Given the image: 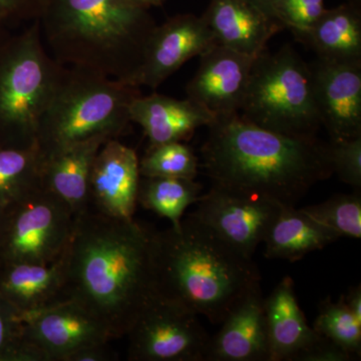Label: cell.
<instances>
[{
  "label": "cell",
  "instance_id": "6da1fadb",
  "mask_svg": "<svg viewBox=\"0 0 361 361\" xmlns=\"http://www.w3.org/2000/svg\"><path fill=\"white\" fill-rule=\"evenodd\" d=\"M154 231L90 208L75 217L65 253L66 296L104 325L111 341L127 336L154 297Z\"/></svg>",
  "mask_w": 361,
  "mask_h": 361
},
{
  "label": "cell",
  "instance_id": "7a4b0ae2",
  "mask_svg": "<svg viewBox=\"0 0 361 361\" xmlns=\"http://www.w3.org/2000/svg\"><path fill=\"white\" fill-rule=\"evenodd\" d=\"M202 168L213 186L294 206L311 187L334 174L329 145L291 137L237 115L209 126Z\"/></svg>",
  "mask_w": 361,
  "mask_h": 361
},
{
  "label": "cell",
  "instance_id": "3957f363",
  "mask_svg": "<svg viewBox=\"0 0 361 361\" xmlns=\"http://www.w3.org/2000/svg\"><path fill=\"white\" fill-rule=\"evenodd\" d=\"M155 296L221 324L261 278L253 259L227 245L191 215L154 232L151 246Z\"/></svg>",
  "mask_w": 361,
  "mask_h": 361
},
{
  "label": "cell",
  "instance_id": "277c9868",
  "mask_svg": "<svg viewBox=\"0 0 361 361\" xmlns=\"http://www.w3.org/2000/svg\"><path fill=\"white\" fill-rule=\"evenodd\" d=\"M44 35L61 66L130 84L155 23L126 0H44Z\"/></svg>",
  "mask_w": 361,
  "mask_h": 361
},
{
  "label": "cell",
  "instance_id": "5b68a950",
  "mask_svg": "<svg viewBox=\"0 0 361 361\" xmlns=\"http://www.w3.org/2000/svg\"><path fill=\"white\" fill-rule=\"evenodd\" d=\"M140 87L85 68L63 66L37 130L40 155L97 135L116 139L130 123Z\"/></svg>",
  "mask_w": 361,
  "mask_h": 361
},
{
  "label": "cell",
  "instance_id": "8992f818",
  "mask_svg": "<svg viewBox=\"0 0 361 361\" xmlns=\"http://www.w3.org/2000/svg\"><path fill=\"white\" fill-rule=\"evenodd\" d=\"M239 116L258 127L314 137L322 127L308 66L290 47L256 56Z\"/></svg>",
  "mask_w": 361,
  "mask_h": 361
},
{
  "label": "cell",
  "instance_id": "52a82bcc",
  "mask_svg": "<svg viewBox=\"0 0 361 361\" xmlns=\"http://www.w3.org/2000/svg\"><path fill=\"white\" fill-rule=\"evenodd\" d=\"M0 59V141L37 142L40 121L63 66L45 51L39 23L14 40Z\"/></svg>",
  "mask_w": 361,
  "mask_h": 361
},
{
  "label": "cell",
  "instance_id": "ba28073f",
  "mask_svg": "<svg viewBox=\"0 0 361 361\" xmlns=\"http://www.w3.org/2000/svg\"><path fill=\"white\" fill-rule=\"evenodd\" d=\"M71 209L40 186L4 208L0 263L49 264L65 253L75 226Z\"/></svg>",
  "mask_w": 361,
  "mask_h": 361
},
{
  "label": "cell",
  "instance_id": "9c48e42d",
  "mask_svg": "<svg viewBox=\"0 0 361 361\" xmlns=\"http://www.w3.org/2000/svg\"><path fill=\"white\" fill-rule=\"evenodd\" d=\"M126 336L130 361L207 360L211 341L198 315L157 296Z\"/></svg>",
  "mask_w": 361,
  "mask_h": 361
},
{
  "label": "cell",
  "instance_id": "30bf717a",
  "mask_svg": "<svg viewBox=\"0 0 361 361\" xmlns=\"http://www.w3.org/2000/svg\"><path fill=\"white\" fill-rule=\"evenodd\" d=\"M190 214L224 243L253 259L283 206L269 199L212 186Z\"/></svg>",
  "mask_w": 361,
  "mask_h": 361
},
{
  "label": "cell",
  "instance_id": "8fae6325",
  "mask_svg": "<svg viewBox=\"0 0 361 361\" xmlns=\"http://www.w3.org/2000/svg\"><path fill=\"white\" fill-rule=\"evenodd\" d=\"M214 44L216 40L202 16L182 14L170 18L154 28L130 85L157 89L185 63Z\"/></svg>",
  "mask_w": 361,
  "mask_h": 361
},
{
  "label": "cell",
  "instance_id": "7c38bea8",
  "mask_svg": "<svg viewBox=\"0 0 361 361\" xmlns=\"http://www.w3.org/2000/svg\"><path fill=\"white\" fill-rule=\"evenodd\" d=\"M256 56L214 44L200 56V66L187 85L188 99L218 118L239 114Z\"/></svg>",
  "mask_w": 361,
  "mask_h": 361
},
{
  "label": "cell",
  "instance_id": "4fadbf2b",
  "mask_svg": "<svg viewBox=\"0 0 361 361\" xmlns=\"http://www.w3.org/2000/svg\"><path fill=\"white\" fill-rule=\"evenodd\" d=\"M316 109L331 142L361 135V61L310 66Z\"/></svg>",
  "mask_w": 361,
  "mask_h": 361
},
{
  "label": "cell",
  "instance_id": "5bb4252c",
  "mask_svg": "<svg viewBox=\"0 0 361 361\" xmlns=\"http://www.w3.org/2000/svg\"><path fill=\"white\" fill-rule=\"evenodd\" d=\"M21 319L23 337L37 346L49 361H65L66 356L87 344L111 341L104 325L70 298Z\"/></svg>",
  "mask_w": 361,
  "mask_h": 361
},
{
  "label": "cell",
  "instance_id": "9a60e30c",
  "mask_svg": "<svg viewBox=\"0 0 361 361\" xmlns=\"http://www.w3.org/2000/svg\"><path fill=\"white\" fill-rule=\"evenodd\" d=\"M139 158L118 139L104 142L90 178V208L121 219L134 218L140 175Z\"/></svg>",
  "mask_w": 361,
  "mask_h": 361
},
{
  "label": "cell",
  "instance_id": "2e32d148",
  "mask_svg": "<svg viewBox=\"0 0 361 361\" xmlns=\"http://www.w3.org/2000/svg\"><path fill=\"white\" fill-rule=\"evenodd\" d=\"M211 337L207 360L269 361V344L261 286L244 296Z\"/></svg>",
  "mask_w": 361,
  "mask_h": 361
},
{
  "label": "cell",
  "instance_id": "e0dca14e",
  "mask_svg": "<svg viewBox=\"0 0 361 361\" xmlns=\"http://www.w3.org/2000/svg\"><path fill=\"white\" fill-rule=\"evenodd\" d=\"M109 140L97 135L42 157L40 186L63 201L75 217L89 209L92 164Z\"/></svg>",
  "mask_w": 361,
  "mask_h": 361
},
{
  "label": "cell",
  "instance_id": "ac0fdd59",
  "mask_svg": "<svg viewBox=\"0 0 361 361\" xmlns=\"http://www.w3.org/2000/svg\"><path fill=\"white\" fill-rule=\"evenodd\" d=\"M216 44L257 56L283 26L247 0H211L202 16Z\"/></svg>",
  "mask_w": 361,
  "mask_h": 361
},
{
  "label": "cell",
  "instance_id": "d6986e66",
  "mask_svg": "<svg viewBox=\"0 0 361 361\" xmlns=\"http://www.w3.org/2000/svg\"><path fill=\"white\" fill-rule=\"evenodd\" d=\"M264 315L269 361H298L322 338L306 322L291 277H284L264 298Z\"/></svg>",
  "mask_w": 361,
  "mask_h": 361
},
{
  "label": "cell",
  "instance_id": "ffe728a7",
  "mask_svg": "<svg viewBox=\"0 0 361 361\" xmlns=\"http://www.w3.org/2000/svg\"><path fill=\"white\" fill-rule=\"evenodd\" d=\"M130 120L137 123L149 145L183 142L201 127H209L215 118L192 99H177L163 94L137 96L130 106Z\"/></svg>",
  "mask_w": 361,
  "mask_h": 361
},
{
  "label": "cell",
  "instance_id": "44dd1931",
  "mask_svg": "<svg viewBox=\"0 0 361 361\" xmlns=\"http://www.w3.org/2000/svg\"><path fill=\"white\" fill-rule=\"evenodd\" d=\"M66 261L0 263V294L23 316L66 299Z\"/></svg>",
  "mask_w": 361,
  "mask_h": 361
},
{
  "label": "cell",
  "instance_id": "7402d4cb",
  "mask_svg": "<svg viewBox=\"0 0 361 361\" xmlns=\"http://www.w3.org/2000/svg\"><path fill=\"white\" fill-rule=\"evenodd\" d=\"M294 35L322 61L358 63L361 61V8L346 2L325 9L314 25Z\"/></svg>",
  "mask_w": 361,
  "mask_h": 361
},
{
  "label": "cell",
  "instance_id": "603a6c76",
  "mask_svg": "<svg viewBox=\"0 0 361 361\" xmlns=\"http://www.w3.org/2000/svg\"><path fill=\"white\" fill-rule=\"evenodd\" d=\"M338 239L337 235L311 219L301 209L283 205L266 233L264 255L267 259L295 262Z\"/></svg>",
  "mask_w": 361,
  "mask_h": 361
},
{
  "label": "cell",
  "instance_id": "cb8c5ba5",
  "mask_svg": "<svg viewBox=\"0 0 361 361\" xmlns=\"http://www.w3.org/2000/svg\"><path fill=\"white\" fill-rule=\"evenodd\" d=\"M40 161L37 142L0 141V206L6 208L40 187Z\"/></svg>",
  "mask_w": 361,
  "mask_h": 361
},
{
  "label": "cell",
  "instance_id": "d4e9b609",
  "mask_svg": "<svg viewBox=\"0 0 361 361\" xmlns=\"http://www.w3.org/2000/svg\"><path fill=\"white\" fill-rule=\"evenodd\" d=\"M202 185L184 178L141 177L137 204L177 227L190 206L200 200Z\"/></svg>",
  "mask_w": 361,
  "mask_h": 361
},
{
  "label": "cell",
  "instance_id": "484cf974",
  "mask_svg": "<svg viewBox=\"0 0 361 361\" xmlns=\"http://www.w3.org/2000/svg\"><path fill=\"white\" fill-rule=\"evenodd\" d=\"M198 157L183 142L149 147L139 161L141 177L184 178L195 180L199 172Z\"/></svg>",
  "mask_w": 361,
  "mask_h": 361
},
{
  "label": "cell",
  "instance_id": "4316f807",
  "mask_svg": "<svg viewBox=\"0 0 361 361\" xmlns=\"http://www.w3.org/2000/svg\"><path fill=\"white\" fill-rule=\"evenodd\" d=\"M301 211L339 238H361V198L360 195L339 194Z\"/></svg>",
  "mask_w": 361,
  "mask_h": 361
},
{
  "label": "cell",
  "instance_id": "83f0119b",
  "mask_svg": "<svg viewBox=\"0 0 361 361\" xmlns=\"http://www.w3.org/2000/svg\"><path fill=\"white\" fill-rule=\"evenodd\" d=\"M312 329L329 341L341 346L356 357L361 353V324L344 302L343 295L334 302L330 298L319 305V313Z\"/></svg>",
  "mask_w": 361,
  "mask_h": 361
},
{
  "label": "cell",
  "instance_id": "f1b7e54d",
  "mask_svg": "<svg viewBox=\"0 0 361 361\" xmlns=\"http://www.w3.org/2000/svg\"><path fill=\"white\" fill-rule=\"evenodd\" d=\"M330 161L334 173L345 184L361 187V135L353 139L330 142Z\"/></svg>",
  "mask_w": 361,
  "mask_h": 361
},
{
  "label": "cell",
  "instance_id": "f546056e",
  "mask_svg": "<svg viewBox=\"0 0 361 361\" xmlns=\"http://www.w3.org/2000/svg\"><path fill=\"white\" fill-rule=\"evenodd\" d=\"M325 0H279L275 7V18L283 28L302 32L314 25L324 13Z\"/></svg>",
  "mask_w": 361,
  "mask_h": 361
},
{
  "label": "cell",
  "instance_id": "4dcf8cb0",
  "mask_svg": "<svg viewBox=\"0 0 361 361\" xmlns=\"http://www.w3.org/2000/svg\"><path fill=\"white\" fill-rule=\"evenodd\" d=\"M23 342L21 315L0 294V361H18Z\"/></svg>",
  "mask_w": 361,
  "mask_h": 361
},
{
  "label": "cell",
  "instance_id": "1f68e13d",
  "mask_svg": "<svg viewBox=\"0 0 361 361\" xmlns=\"http://www.w3.org/2000/svg\"><path fill=\"white\" fill-rule=\"evenodd\" d=\"M355 355L334 342L322 336L319 341L300 356L298 361H348L355 360Z\"/></svg>",
  "mask_w": 361,
  "mask_h": 361
},
{
  "label": "cell",
  "instance_id": "d6a6232c",
  "mask_svg": "<svg viewBox=\"0 0 361 361\" xmlns=\"http://www.w3.org/2000/svg\"><path fill=\"white\" fill-rule=\"evenodd\" d=\"M118 355L110 346V341L94 342L71 353L65 361H110Z\"/></svg>",
  "mask_w": 361,
  "mask_h": 361
},
{
  "label": "cell",
  "instance_id": "836d02e7",
  "mask_svg": "<svg viewBox=\"0 0 361 361\" xmlns=\"http://www.w3.org/2000/svg\"><path fill=\"white\" fill-rule=\"evenodd\" d=\"M343 295L344 302L348 306L349 311L355 316L356 322L361 324V287H353L349 289L348 294Z\"/></svg>",
  "mask_w": 361,
  "mask_h": 361
},
{
  "label": "cell",
  "instance_id": "e575fe53",
  "mask_svg": "<svg viewBox=\"0 0 361 361\" xmlns=\"http://www.w3.org/2000/svg\"><path fill=\"white\" fill-rule=\"evenodd\" d=\"M37 2L44 6V0H0V16L13 11H20L30 4H37Z\"/></svg>",
  "mask_w": 361,
  "mask_h": 361
},
{
  "label": "cell",
  "instance_id": "d590c367",
  "mask_svg": "<svg viewBox=\"0 0 361 361\" xmlns=\"http://www.w3.org/2000/svg\"><path fill=\"white\" fill-rule=\"evenodd\" d=\"M247 1L258 7L261 11L267 14V16H270L273 20H277L276 18H275V7H276L279 0H247ZM278 23H279V21H278Z\"/></svg>",
  "mask_w": 361,
  "mask_h": 361
},
{
  "label": "cell",
  "instance_id": "8d00e7d4",
  "mask_svg": "<svg viewBox=\"0 0 361 361\" xmlns=\"http://www.w3.org/2000/svg\"><path fill=\"white\" fill-rule=\"evenodd\" d=\"M132 6L140 7V8L146 9L152 6H159L164 0H126Z\"/></svg>",
  "mask_w": 361,
  "mask_h": 361
},
{
  "label": "cell",
  "instance_id": "74e56055",
  "mask_svg": "<svg viewBox=\"0 0 361 361\" xmlns=\"http://www.w3.org/2000/svg\"><path fill=\"white\" fill-rule=\"evenodd\" d=\"M346 1H348V4H351V6L361 8V0H346Z\"/></svg>",
  "mask_w": 361,
  "mask_h": 361
},
{
  "label": "cell",
  "instance_id": "f35d334b",
  "mask_svg": "<svg viewBox=\"0 0 361 361\" xmlns=\"http://www.w3.org/2000/svg\"><path fill=\"white\" fill-rule=\"evenodd\" d=\"M4 207L0 206V223H1L2 217H4Z\"/></svg>",
  "mask_w": 361,
  "mask_h": 361
}]
</instances>
